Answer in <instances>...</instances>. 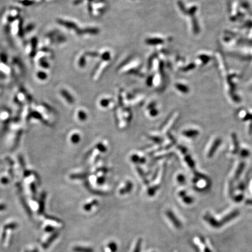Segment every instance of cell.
Masks as SVG:
<instances>
[{
    "label": "cell",
    "instance_id": "6da1fadb",
    "mask_svg": "<svg viewBox=\"0 0 252 252\" xmlns=\"http://www.w3.org/2000/svg\"><path fill=\"white\" fill-rule=\"evenodd\" d=\"M193 242L198 252H213L210 243L205 238L201 236H196Z\"/></svg>",
    "mask_w": 252,
    "mask_h": 252
},
{
    "label": "cell",
    "instance_id": "ba28073f",
    "mask_svg": "<svg viewBox=\"0 0 252 252\" xmlns=\"http://www.w3.org/2000/svg\"><path fill=\"white\" fill-rule=\"evenodd\" d=\"M183 202L185 203L186 204H191V203H193V199H192V198H191L190 197H188V196H183Z\"/></svg>",
    "mask_w": 252,
    "mask_h": 252
},
{
    "label": "cell",
    "instance_id": "5bb4252c",
    "mask_svg": "<svg viewBox=\"0 0 252 252\" xmlns=\"http://www.w3.org/2000/svg\"><path fill=\"white\" fill-rule=\"evenodd\" d=\"M158 111L155 109V108H153L152 109H151V111H150V114L151 115V116H155L156 115H157L158 114Z\"/></svg>",
    "mask_w": 252,
    "mask_h": 252
},
{
    "label": "cell",
    "instance_id": "30bf717a",
    "mask_svg": "<svg viewBox=\"0 0 252 252\" xmlns=\"http://www.w3.org/2000/svg\"><path fill=\"white\" fill-rule=\"evenodd\" d=\"M96 203H97V201H94V202H92V203L88 204L87 205H86V206H85V210L86 211H89V210H91V207H92V205H93V204H94V205H95Z\"/></svg>",
    "mask_w": 252,
    "mask_h": 252
},
{
    "label": "cell",
    "instance_id": "7a4b0ae2",
    "mask_svg": "<svg viewBox=\"0 0 252 252\" xmlns=\"http://www.w3.org/2000/svg\"><path fill=\"white\" fill-rule=\"evenodd\" d=\"M203 219L210 227L214 229H219L222 226V225L219 219L210 214L207 213L204 214L203 216Z\"/></svg>",
    "mask_w": 252,
    "mask_h": 252
},
{
    "label": "cell",
    "instance_id": "8992f818",
    "mask_svg": "<svg viewBox=\"0 0 252 252\" xmlns=\"http://www.w3.org/2000/svg\"><path fill=\"white\" fill-rule=\"evenodd\" d=\"M220 142H221L220 140H216V142L213 144V145L212 146L211 149L210 150V151L208 152V156L210 157L211 156L213 155V153H214V152L216 151V148H218V146L220 144Z\"/></svg>",
    "mask_w": 252,
    "mask_h": 252
},
{
    "label": "cell",
    "instance_id": "8fae6325",
    "mask_svg": "<svg viewBox=\"0 0 252 252\" xmlns=\"http://www.w3.org/2000/svg\"><path fill=\"white\" fill-rule=\"evenodd\" d=\"M79 116L80 117V119L81 120H86V117H87L86 113L85 112L82 111H79Z\"/></svg>",
    "mask_w": 252,
    "mask_h": 252
},
{
    "label": "cell",
    "instance_id": "5b68a950",
    "mask_svg": "<svg viewBox=\"0 0 252 252\" xmlns=\"http://www.w3.org/2000/svg\"><path fill=\"white\" fill-rule=\"evenodd\" d=\"M183 134L188 137H196L198 135V132L197 130H187L183 133Z\"/></svg>",
    "mask_w": 252,
    "mask_h": 252
},
{
    "label": "cell",
    "instance_id": "52a82bcc",
    "mask_svg": "<svg viewBox=\"0 0 252 252\" xmlns=\"http://www.w3.org/2000/svg\"><path fill=\"white\" fill-rule=\"evenodd\" d=\"M74 251L76 252H94L93 250L91 248H82V247H75Z\"/></svg>",
    "mask_w": 252,
    "mask_h": 252
},
{
    "label": "cell",
    "instance_id": "7c38bea8",
    "mask_svg": "<svg viewBox=\"0 0 252 252\" xmlns=\"http://www.w3.org/2000/svg\"><path fill=\"white\" fill-rule=\"evenodd\" d=\"M141 239H140L137 242V244L136 245V248L134 252H140V251L141 249Z\"/></svg>",
    "mask_w": 252,
    "mask_h": 252
},
{
    "label": "cell",
    "instance_id": "4fadbf2b",
    "mask_svg": "<svg viewBox=\"0 0 252 252\" xmlns=\"http://www.w3.org/2000/svg\"><path fill=\"white\" fill-rule=\"evenodd\" d=\"M109 103V101L108 99H102L101 101V105H102V106H104V107L107 106V105H108Z\"/></svg>",
    "mask_w": 252,
    "mask_h": 252
},
{
    "label": "cell",
    "instance_id": "3957f363",
    "mask_svg": "<svg viewBox=\"0 0 252 252\" xmlns=\"http://www.w3.org/2000/svg\"><path fill=\"white\" fill-rule=\"evenodd\" d=\"M239 215V212L238 210H233L232 211L229 212V213L226 214L225 216L221 217L219 219L222 226L223 225L226 224L228 222H230L232 220H233L235 218H236L237 216Z\"/></svg>",
    "mask_w": 252,
    "mask_h": 252
},
{
    "label": "cell",
    "instance_id": "9c48e42d",
    "mask_svg": "<svg viewBox=\"0 0 252 252\" xmlns=\"http://www.w3.org/2000/svg\"><path fill=\"white\" fill-rule=\"evenodd\" d=\"M109 248L112 252H115L117 249V246L116 244L114 242H111L109 245Z\"/></svg>",
    "mask_w": 252,
    "mask_h": 252
},
{
    "label": "cell",
    "instance_id": "9a60e30c",
    "mask_svg": "<svg viewBox=\"0 0 252 252\" xmlns=\"http://www.w3.org/2000/svg\"><path fill=\"white\" fill-rule=\"evenodd\" d=\"M184 177L183 175H179L178 177V180L180 183H183L184 182Z\"/></svg>",
    "mask_w": 252,
    "mask_h": 252
},
{
    "label": "cell",
    "instance_id": "2e32d148",
    "mask_svg": "<svg viewBox=\"0 0 252 252\" xmlns=\"http://www.w3.org/2000/svg\"><path fill=\"white\" fill-rule=\"evenodd\" d=\"M98 147H99V149H100L102 152H105V151H106V149L105 146L104 145H102V144H99V145H98Z\"/></svg>",
    "mask_w": 252,
    "mask_h": 252
},
{
    "label": "cell",
    "instance_id": "277c9868",
    "mask_svg": "<svg viewBox=\"0 0 252 252\" xmlns=\"http://www.w3.org/2000/svg\"><path fill=\"white\" fill-rule=\"evenodd\" d=\"M166 215H167L168 217H169V218L170 219L171 222L173 223V225L176 228H181V223L180 221L176 218V216H175V214L173 213H172L171 211H168L166 213Z\"/></svg>",
    "mask_w": 252,
    "mask_h": 252
}]
</instances>
